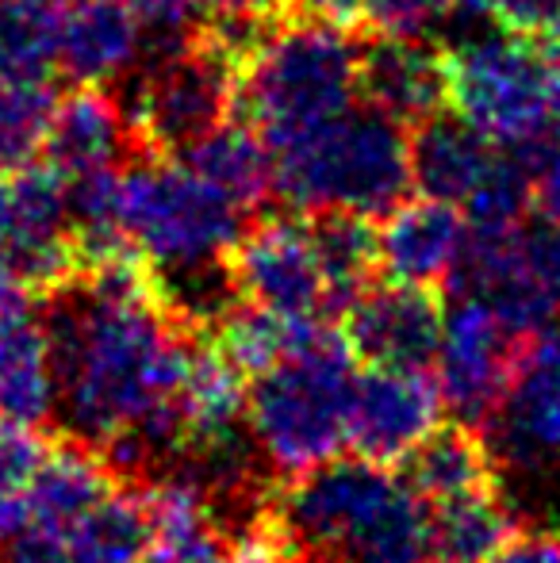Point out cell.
Listing matches in <instances>:
<instances>
[{
	"mask_svg": "<svg viewBox=\"0 0 560 563\" xmlns=\"http://www.w3.org/2000/svg\"><path fill=\"white\" fill-rule=\"evenodd\" d=\"M62 430L105 449L128 483L165 475L185 449L180 387L204 334L165 307L135 250L77 268L39 299Z\"/></svg>",
	"mask_w": 560,
	"mask_h": 563,
	"instance_id": "1",
	"label": "cell"
},
{
	"mask_svg": "<svg viewBox=\"0 0 560 563\" xmlns=\"http://www.w3.org/2000/svg\"><path fill=\"white\" fill-rule=\"evenodd\" d=\"M296 563H433V506L388 464L334 456L273 490Z\"/></svg>",
	"mask_w": 560,
	"mask_h": 563,
	"instance_id": "2",
	"label": "cell"
},
{
	"mask_svg": "<svg viewBox=\"0 0 560 563\" xmlns=\"http://www.w3.org/2000/svg\"><path fill=\"white\" fill-rule=\"evenodd\" d=\"M273 150V196L292 211H358L384 219L411 180V134L381 108H350Z\"/></svg>",
	"mask_w": 560,
	"mask_h": 563,
	"instance_id": "3",
	"label": "cell"
},
{
	"mask_svg": "<svg viewBox=\"0 0 560 563\" xmlns=\"http://www.w3.org/2000/svg\"><path fill=\"white\" fill-rule=\"evenodd\" d=\"M358 353L342 330L311 319L284 361L250 384V433L273 475H304L350 445Z\"/></svg>",
	"mask_w": 560,
	"mask_h": 563,
	"instance_id": "4",
	"label": "cell"
},
{
	"mask_svg": "<svg viewBox=\"0 0 560 563\" xmlns=\"http://www.w3.org/2000/svg\"><path fill=\"white\" fill-rule=\"evenodd\" d=\"M361 31L292 12L246 62L239 108L270 146L342 115L358 100Z\"/></svg>",
	"mask_w": 560,
	"mask_h": 563,
	"instance_id": "5",
	"label": "cell"
},
{
	"mask_svg": "<svg viewBox=\"0 0 560 563\" xmlns=\"http://www.w3.org/2000/svg\"><path fill=\"white\" fill-rule=\"evenodd\" d=\"M154 38L162 46H146V58L128 77V97L120 100L142 154L180 157L239 108L242 66L204 23Z\"/></svg>",
	"mask_w": 560,
	"mask_h": 563,
	"instance_id": "6",
	"label": "cell"
},
{
	"mask_svg": "<svg viewBox=\"0 0 560 563\" xmlns=\"http://www.w3.org/2000/svg\"><path fill=\"white\" fill-rule=\"evenodd\" d=\"M250 230V211L234 196L162 154L123 165V234L154 273L231 257Z\"/></svg>",
	"mask_w": 560,
	"mask_h": 563,
	"instance_id": "7",
	"label": "cell"
},
{
	"mask_svg": "<svg viewBox=\"0 0 560 563\" xmlns=\"http://www.w3.org/2000/svg\"><path fill=\"white\" fill-rule=\"evenodd\" d=\"M449 104L499 146L549 131L560 97L549 58L534 35L495 23L449 51Z\"/></svg>",
	"mask_w": 560,
	"mask_h": 563,
	"instance_id": "8",
	"label": "cell"
},
{
	"mask_svg": "<svg viewBox=\"0 0 560 563\" xmlns=\"http://www.w3.org/2000/svg\"><path fill=\"white\" fill-rule=\"evenodd\" d=\"M526 349L530 334L510 327L492 303L457 296V303L446 311V330L433 361V376L453 422L487 430L523 368Z\"/></svg>",
	"mask_w": 560,
	"mask_h": 563,
	"instance_id": "9",
	"label": "cell"
},
{
	"mask_svg": "<svg viewBox=\"0 0 560 563\" xmlns=\"http://www.w3.org/2000/svg\"><path fill=\"white\" fill-rule=\"evenodd\" d=\"M446 399L430 368L358 372L350 402V452L373 464H404L441 426Z\"/></svg>",
	"mask_w": 560,
	"mask_h": 563,
	"instance_id": "10",
	"label": "cell"
},
{
	"mask_svg": "<svg viewBox=\"0 0 560 563\" xmlns=\"http://www.w3.org/2000/svg\"><path fill=\"white\" fill-rule=\"evenodd\" d=\"M484 438L499 464L515 472H560V322L530 338L523 368Z\"/></svg>",
	"mask_w": 560,
	"mask_h": 563,
	"instance_id": "11",
	"label": "cell"
},
{
	"mask_svg": "<svg viewBox=\"0 0 560 563\" xmlns=\"http://www.w3.org/2000/svg\"><path fill=\"white\" fill-rule=\"evenodd\" d=\"M231 265L246 303L277 311L284 319H330L327 280L307 223L281 216L250 223L231 250Z\"/></svg>",
	"mask_w": 560,
	"mask_h": 563,
	"instance_id": "12",
	"label": "cell"
},
{
	"mask_svg": "<svg viewBox=\"0 0 560 563\" xmlns=\"http://www.w3.org/2000/svg\"><path fill=\"white\" fill-rule=\"evenodd\" d=\"M446 330V311L433 288L373 284L342 314V334L358 361L373 368H433Z\"/></svg>",
	"mask_w": 560,
	"mask_h": 563,
	"instance_id": "13",
	"label": "cell"
},
{
	"mask_svg": "<svg viewBox=\"0 0 560 563\" xmlns=\"http://www.w3.org/2000/svg\"><path fill=\"white\" fill-rule=\"evenodd\" d=\"M358 97L396 123L415 126L449 108V51L426 35L361 31Z\"/></svg>",
	"mask_w": 560,
	"mask_h": 563,
	"instance_id": "14",
	"label": "cell"
},
{
	"mask_svg": "<svg viewBox=\"0 0 560 563\" xmlns=\"http://www.w3.org/2000/svg\"><path fill=\"white\" fill-rule=\"evenodd\" d=\"M139 139L123 100L105 85H77L58 97L51 131H46L43 162L66 180L97 169H120L128 157H139Z\"/></svg>",
	"mask_w": 560,
	"mask_h": 563,
	"instance_id": "15",
	"label": "cell"
},
{
	"mask_svg": "<svg viewBox=\"0 0 560 563\" xmlns=\"http://www.w3.org/2000/svg\"><path fill=\"white\" fill-rule=\"evenodd\" d=\"M150 31L123 0H66L58 69L74 85L128 81L146 58Z\"/></svg>",
	"mask_w": 560,
	"mask_h": 563,
	"instance_id": "16",
	"label": "cell"
},
{
	"mask_svg": "<svg viewBox=\"0 0 560 563\" xmlns=\"http://www.w3.org/2000/svg\"><path fill=\"white\" fill-rule=\"evenodd\" d=\"M120 487H128V479L116 472L105 449H97L92 441L77 438L69 430H51V449H46L43 467H39L35 483L28 490V526L74 533Z\"/></svg>",
	"mask_w": 560,
	"mask_h": 563,
	"instance_id": "17",
	"label": "cell"
},
{
	"mask_svg": "<svg viewBox=\"0 0 560 563\" xmlns=\"http://www.w3.org/2000/svg\"><path fill=\"white\" fill-rule=\"evenodd\" d=\"M469 223L457 216V203L441 200H404L384 216L381 227V273L399 284L438 288L449 284L461 261Z\"/></svg>",
	"mask_w": 560,
	"mask_h": 563,
	"instance_id": "18",
	"label": "cell"
},
{
	"mask_svg": "<svg viewBox=\"0 0 560 563\" xmlns=\"http://www.w3.org/2000/svg\"><path fill=\"white\" fill-rule=\"evenodd\" d=\"M135 487L150 521L146 563H227V526L216 518V506L200 483L180 472H165Z\"/></svg>",
	"mask_w": 560,
	"mask_h": 563,
	"instance_id": "19",
	"label": "cell"
},
{
	"mask_svg": "<svg viewBox=\"0 0 560 563\" xmlns=\"http://www.w3.org/2000/svg\"><path fill=\"white\" fill-rule=\"evenodd\" d=\"M495 154V142L461 112H438L411 126V180L430 200L469 203Z\"/></svg>",
	"mask_w": 560,
	"mask_h": 563,
	"instance_id": "20",
	"label": "cell"
},
{
	"mask_svg": "<svg viewBox=\"0 0 560 563\" xmlns=\"http://www.w3.org/2000/svg\"><path fill=\"white\" fill-rule=\"evenodd\" d=\"M404 475L430 506L499 487V456L484 430L472 426H438L411 456Z\"/></svg>",
	"mask_w": 560,
	"mask_h": 563,
	"instance_id": "21",
	"label": "cell"
},
{
	"mask_svg": "<svg viewBox=\"0 0 560 563\" xmlns=\"http://www.w3.org/2000/svg\"><path fill=\"white\" fill-rule=\"evenodd\" d=\"M177 402L180 422H185V449L239 438V433L250 430L246 376L219 353L211 338H200V345H196L193 368H188Z\"/></svg>",
	"mask_w": 560,
	"mask_h": 563,
	"instance_id": "22",
	"label": "cell"
},
{
	"mask_svg": "<svg viewBox=\"0 0 560 563\" xmlns=\"http://www.w3.org/2000/svg\"><path fill=\"white\" fill-rule=\"evenodd\" d=\"M307 234L327 280L330 319H342L381 273V230L358 211H315L307 216Z\"/></svg>",
	"mask_w": 560,
	"mask_h": 563,
	"instance_id": "23",
	"label": "cell"
},
{
	"mask_svg": "<svg viewBox=\"0 0 560 563\" xmlns=\"http://www.w3.org/2000/svg\"><path fill=\"white\" fill-rule=\"evenodd\" d=\"M180 157L246 211H257L273 196V150L250 119H227Z\"/></svg>",
	"mask_w": 560,
	"mask_h": 563,
	"instance_id": "24",
	"label": "cell"
},
{
	"mask_svg": "<svg viewBox=\"0 0 560 563\" xmlns=\"http://www.w3.org/2000/svg\"><path fill=\"white\" fill-rule=\"evenodd\" d=\"M515 537L518 510L499 487L433 506V563H495Z\"/></svg>",
	"mask_w": 560,
	"mask_h": 563,
	"instance_id": "25",
	"label": "cell"
},
{
	"mask_svg": "<svg viewBox=\"0 0 560 563\" xmlns=\"http://www.w3.org/2000/svg\"><path fill=\"white\" fill-rule=\"evenodd\" d=\"M0 415L28 426H46L54 418V368L43 314H28L0 334Z\"/></svg>",
	"mask_w": 560,
	"mask_h": 563,
	"instance_id": "26",
	"label": "cell"
},
{
	"mask_svg": "<svg viewBox=\"0 0 560 563\" xmlns=\"http://www.w3.org/2000/svg\"><path fill=\"white\" fill-rule=\"evenodd\" d=\"M66 0H0V81L51 77Z\"/></svg>",
	"mask_w": 560,
	"mask_h": 563,
	"instance_id": "27",
	"label": "cell"
},
{
	"mask_svg": "<svg viewBox=\"0 0 560 563\" xmlns=\"http://www.w3.org/2000/svg\"><path fill=\"white\" fill-rule=\"evenodd\" d=\"M307 322L311 319H284L257 303H239L208 338L242 376H262L299 345Z\"/></svg>",
	"mask_w": 560,
	"mask_h": 563,
	"instance_id": "28",
	"label": "cell"
},
{
	"mask_svg": "<svg viewBox=\"0 0 560 563\" xmlns=\"http://www.w3.org/2000/svg\"><path fill=\"white\" fill-rule=\"evenodd\" d=\"M54 108L58 89L51 77L0 81V169H23L43 157Z\"/></svg>",
	"mask_w": 560,
	"mask_h": 563,
	"instance_id": "29",
	"label": "cell"
},
{
	"mask_svg": "<svg viewBox=\"0 0 560 563\" xmlns=\"http://www.w3.org/2000/svg\"><path fill=\"white\" fill-rule=\"evenodd\" d=\"M538 200L534 173L510 154L507 146L495 154L487 177L469 196V227L472 230H515L530 219V203Z\"/></svg>",
	"mask_w": 560,
	"mask_h": 563,
	"instance_id": "30",
	"label": "cell"
},
{
	"mask_svg": "<svg viewBox=\"0 0 560 563\" xmlns=\"http://www.w3.org/2000/svg\"><path fill=\"white\" fill-rule=\"evenodd\" d=\"M51 430L0 415V503L31 490L46 460V449H51Z\"/></svg>",
	"mask_w": 560,
	"mask_h": 563,
	"instance_id": "31",
	"label": "cell"
},
{
	"mask_svg": "<svg viewBox=\"0 0 560 563\" xmlns=\"http://www.w3.org/2000/svg\"><path fill=\"white\" fill-rule=\"evenodd\" d=\"M461 0H365V31H396V35H426L453 15Z\"/></svg>",
	"mask_w": 560,
	"mask_h": 563,
	"instance_id": "32",
	"label": "cell"
},
{
	"mask_svg": "<svg viewBox=\"0 0 560 563\" xmlns=\"http://www.w3.org/2000/svg\"><path fill=\"white\" fill-rule=\"evenodd\" d=\"M507 150L534 173L541 211L560 219V115H557V126H549V131L534 134V139H526V142H515V146H507Z\"/></svg>",
	"mask_w": 560,
	"mask_h": 563,
	"instance_id": "33",
	"label": "cell"
},
{
	"mask_svg": "<svg viewBox=\"0 0 560 563\" xmlns=\"http://www.w3.org/2000/svg\"><path fill=\"white\" fill-rule=\"evenodd\" d=\"M472 15L495 20L518 35L546 38L560 27V0H461Z\"/></svg>",
	"mask_w": 560,
	"mask_h": 563,
	"instance_id": "34",
	"label": "cell"
},
{
	"mask_svg": "<svg viewBox=\"0 0 560 563\" xmlns=\"http://www.w3.org/2000/svg\"><path fill=\"white\" fill-rule=\"evenodd\" d=\"M227 563H296V552H292L288 537L277 529V521L265 514L262 521L234 533Z\"/></svg>",
	"mask_w": 560,
	"mask_h": 563,
	"instance_id": "35",
	"label": "cell"
},
{
	"mask_svg": "<svg viewBox=\"0 0 560 563\" xmlns=\"http://www.w3.org/2000/svg\"><path fill=\"white\" fill-rule=\"evenodd\" d=\"M39 311V299L35 291L23 284V276L12 268V261L0 253V334L4 330H12L20 319H28V314Z\"/></svg>",
	"mask_w": 560,
	"mask_h": 563,
	"instance_id": "36",
	"label": "cell"
},
{
	"mask_svg": "<svg viewBox=\"0 0 560 563\" xmlns=\"http://www.w3.org/2000/svg\"><path fill=\"white\" fill-rule=\"evenodd\" d=\"M131 12L146 23L150 35H169V31H188L193 27V4L196 0H123Z\"/></svg>",
	"mask_w": 560,
	"mask_h": 563,
	"instance_id": "37",
	"label": "cell"
},
{
	"mask_svg": "<svg viewBox=\"0 0 560 563\" xmlns=\"http://www.w3.org/2000/svg\"><path fill=\"white\" fill-rule=\"evenodd\" d=\"M208 15H227V12H265V15H277L288 12L292 0H196Z\"/></svg>",
	"mask_w": 560,
	"mask_h": 563,
	"instance_id": "38",
	"label": "cell"
},
{
	"mask_svg": "<svg viewBox=\"0 0 560 563\" xmlns=\"http://www.w3.org/2000/svg\"><path fill=\"white\" fill-rule=\"evenodd\" d=\"M12 208H15V169H0V245L12 230Z\"/></svg>",
	"mask_w": 560,
	"mask_h": 563,
	"instance_id": "39",
	"label": "cell"
},
{
	"mask_svg": "<svg viewBox=\"0 0 560 563\" xmlns=\"http://www.w3.org/2000/svg\"><path fill=\"white\" fill-rule=\"evenodd\" d=\"M546 58H549V69H553L557 97H560V27L553 31V35H546Z\"/></svg>",
	"mask_w": 560,
	"mask_h": 563,
	"instance_id": "40",
	"label": "cell"
},
{
	"mask_svg": "<svg viewBox=\"0 0 560 563\" xmlns=\"http://www.w3.org/2000/svg\"><path fill=\"white\" fill-rule=\"evenodd\" d=\"M0 563H4V556H0Z\"/></svg>",
	"mask_w": 560,
	"mask_h": 563,
	"instance_id": "41",
	"label": "cell"
}]
</instances>
